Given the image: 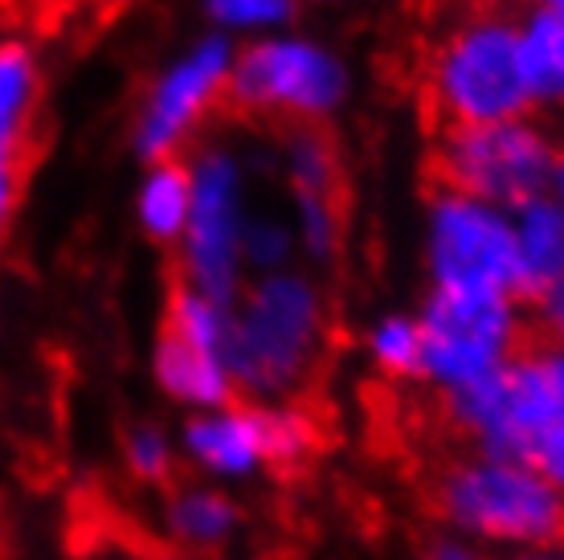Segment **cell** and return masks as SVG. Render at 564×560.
Listing matches in <instances>:
<instances>
[{
    "label": "cell",
    "instance_id": "6da1fadb",
    "mask_svg": "<svg viewBox=\"0 0 564 560\" xmlns=\"http://www.w3.org/2000/svg\"><path fill=\"white\" fill-rule=\"evenodd\" d=\"M332 311L319 279L303 267L246 279L229 308L226 365L246 401H291L327 348Z\"/></svg>",
    "mask_w": 564,
    "mask_h": 560
},
{
    "label": "cell",
    "instance_id": "7a4b0ae2",
    "mask_svg": "<svg viewBox=\"0 0 564 560\" xmlns=\"http://www.w3.org/2000/svg\"><path fill=\"white\" fill-rule=\"evenodd\" d=\"M425 107L437 127H475L532 115L520 71L516 13L458 9L442 21L422 66Z\"/></svg>",
    "mask_w": 564,
    "mask_h": 560
},
{
    "label": "cell",
    "instance_id": "3957f363",
    "mask_svg": "<svg viewBox=\"0 0 564 560\" xmlns=\"http://www.w3.org/2000/svg\"><path fill=\"white\" fill-rule=\"evenodd\" d=\"M356 74L336 45L282 29L241 42L226 86V107L241 119L286 127H327L352 103Z\"/></svg>",
    "mask_w": 564,
    "mask_h": 560
},
{
    "label": "cell",
    "instance_id": "277c9868",
    "mask_svg": "<svg viewBox=\"0 0 564 560\" xmlns=\"http://www.w3.org/2000/svg\"><path fill=\"white\" fill-rule=\"evenodd\" d=\"M446 418L475 438L479 454L532 463L536 442L564 418V352L536 336L503 368L442 397Z\"/></svg>",
    "mask_w": 564,
    "mask_h": 560
},
{
    "label": "cell",
    "instance_id": "5b68a950",
    "mask_svg": "<svg viewBox=\"0 0 564 560\" xmlns=\"http://www.w3.org/2000/svg\"><path fill=\"white\" fill-rule=\"evenodd\" d=\"M564 136L540 115L475 127H437L430 164L434 184L516 213L549 196Z\"/></svg>",
    "mask_w": 564,
    "mask_h": 560
},
{
    "label": "cell",
    "instance_id": "8992f818",
    "mask_svg": "<svg viewBox=\"0 0 564 560\" xmlns=\"http://www.w3.org/2000/svg\"><path fill=\"white\" fill-rule=\"evenodd\" d=\"M434 504L442 519L482 545L556 548L564 540V491L532 463L463 459L437 475Z\"/></svg>",
    "mask_w": 564,
    "mask_h": 560
},
{
    "label": "cell",
    "instance_id": "52a82bcc",
    "mask_svg": "<svg viewBox=\"0 0 564 560\" xmlns=\"http://www.w3.org/2000/svg\"><path fill=\"white\" fill-rule=\"evenodd\" d=\"M193 176V209L184 238L176 246V282L197 294L234 308L246 267H241V234L250 222V164L226 140H200L184 155Z\"/></svg>",
    "mask_w": 564,
    "mask_h": 560
},
{
    "label": "cell",
    "instance_id": "ba28073f",
    "mask_svg": "<svg viewBox=\"0 0 564 560\" xmlns=\"http://www.w3.org/2000/svg\"><path fill=\"white\" fill-rule=\"evenodd\" d=\"M238 42L221 33H200L176 57H169L143 86L131 111L128 143L140 164L184 160L200 143V131L226 107V86Z\"/></svg>",
    "mask_w": 564,
    "mask_h": 560
},
{
    "label": "cell",
    "instance_id": "9c48e42d",
    "mask_svg": "<svg viewBox=\"0 0 564 560\" xmlns=\"http://www.w3.org/2000/svg\"><path fill=\"white\" fill-rule=\"evenodd\" d=\"M422 380L442 397L503 368L532 340L528 308L511 294H463L425 287L417 303Z\"/></svg>",
    "mask_w": 564,
    "mask_h": 560
},
{
    "label": "cell",
    "instance_id": "30bf717a",
    "mask_svg": "<svg viewBox=\"0 0 564 560\" xmlns=\"http://www.w3.org/2000/svg\"><path fill=\"white\" fill-rule=\"evenodd\" d=\"M422 267L434 291L520 299L511 213L434 184L422 205Z\"/></svg>",
    "mask_w": 564,
    "mask_h": 560
},
{
    "label": "cell",
    "instance_id": "8fae6325",
    "mask_svg": "<svg viewBox=\"0 0 564 560\" xmlns=\"http://www.w3.org/2000/svg\"><path fill=\"white\" fill-rule=\"evenodd\" d=\"M319 442V426L291 401H229L193 413L181 430L188 463L213 478H250L267 466H299Z\"/></svg>",
    "mask_w": 564,
    "mask_h": 560
},
{
    "label": "cell",
    "instance_id": "7c38bea8",
    "mask_svg": "<svg viewBox=\"0 0 564 560\" xmlns=\"http://www.w3.org/2000/svg\"><path fill=\"white\" fill-rule=\"evenodd\" d=\"M229 308L213 303L193 287L176 282L164 303L160 336L152 348V377L160 392L176 406L205 413L238 401L226 365Z\"/></svg>",
    "mask_w": 564,
    "mask_h": 560
},
{
    "label": "cell",
    "instance_id": "4fadbf2b",
    "mask_svg": "<svg viewBox=\"0 0 564 560\" xmlns=\"http://www.w3.org/2000/svg\"><path fill=\"white\" fill-rule=\"evenodd\" d=\"M37 95H42V71L33 50L17 37H4L0 42V234L13 222L17 196L25 184L29 127Z\"/></svg>",
    "mask_w": 564,
    "mask_h": 560
},
{
    "label": "cell",
    "instance_id": "5bb4252c",
    "mask_svg": "<svg viewBox=\"0 0 564 560\" xmlns=\"http://www.w3.org/2000/svg\"><path fill=\"white\" fill-rule=\"evenodd\" d=\"M516 262H520V303L536 311L564 282V209L552 196H536L511 213Z\"/></svg>",
    "mask_w": 564,
    "mask_h": 560
},
{
    "label": "cell",
    "instance_id": "9a60e30c",
    "mask_svg": "<svg viewBox=\"0 0 564 560\" xmlns=\"http://www.w3.org/2000/svg\"><path fill=\"white\" fill-rule=\"evenodd\" d=\"M516 21H520V71L532 115L552 119L564 111V13L523 4Z\"/></svg>",
    "mask_w": 564,
    "mask_h": 560
},
{
    "label": "cell",
    "instance_id": "2e32d148",
    "mask_svg": "<svg viewBox=\"0 0 564 560\" xmlns=\"http://www.w3.org/2000/svg\"><path fill=\"white\" fill-rule=\"evenodd\" d=\"M135 225L140 234L160 250H176L193 209V176L184 160H164V164H143L140 184H135Z\"/></svg>",
    "mask_w": 564,
    "mask_h": 560
},
{
    "label": "cell",
    "instance_id": "e0dca14e",
    "mask_svg": "<svg viewBox=\"0 0 564 560\" xmlns=\"http://www.w3.org/2000/svg\"><path fill=\"white\" fill-rule=\"evenodd\" d=\"M160 528L172 545L188 552H213L234 540L241 528V507L217 487H181L169 491L160 507Z\"/></svg>",
    "mask_w": 564,
    "mask_h": 560
},
{
    "label": "cell",
    "instance_id": "ac0fdd59",
    "mask_svg": "<svg viewBox=\"0 0 564 560\" xmlns=\"http://www.w3.org/2000/svg\"><path fill=\"white\" fill-rule=\"evenodd\" d=\"M279 172L291 196L344 193V160L327 127H286L279 143Z\"/></svg>",
    "mask_w": 564,
    "mask_h": 560
},
{
    "label": "cell",
    "instance_id": "d6986e66",
    "mask_svg": "<svg viewBox=\"0 0 564 560\" xmlns=\"http://www.w3.org/2000/svg\"><path fill=\"white\" fill-rule=\"evenodd\" d=\"M200 17L209 33H221L241 45L295 29L299 0H200Z\"/></svg>",
    "mask_w": 564,
    "mask_h": 560
},
{
    "label": "cell",
    "instance_id": "ffe728a7",
    "mask_svg": "<svg viewBox=\"0 0 564 560\" xmlns=\"http://www.w3.org/2000/svg\"><path fill=\"white\" fill-rule=\"evenodd\" d=\"M368 360L393 380H422V327L413 311H384L365 336Z\"/></svg>",
    "mask_w": 564,
    "mask_h": 560
},
{
    "label": "cell",
    "instance_id": "44dd1931",
    "mask_svg": "<svg viewBox=\"0 0 564 560\" xmlns=\"http://www.w3.org/2000/svg\"><path fill=\"white\" fill-rule=\"evenodd\" d=\"M291 229L299 258L311 267H332L344 250V205L339 196H291Z\"/></svg>",
    "mask_w": 564,
    "mask_h": 560
},
{
    "label": "cell",
    "instance_id": "7402d4cb",
    "mask_svg": "<svg viewBox=\"0 0 564 560\" xmlns=\"http://www.w3.org/2000/svg\"><path fill=\"white\" fill-rule=\"evenodd\" d=\"M295 258H299V246L291 222L274 217V213H250L246 234H241V267H246V279L291 270Z\"/></svg>",
    "mask_w": 564,
    "mask_h": 560
},
{
    "label": "cell",
    "instance_id": "603a6c76",
    "mask_svg": "<svg viewBox=\"0 0 564 560\" xmlns=\"http://www.w3.org/2000/svg\"><path fill=\"white\" fill-rule=\"evenodd\" d=\"M123 463H128L131 478L160 487V483H169L172 466H176V446H172V438L160 426L143 421L123 442Z\"/></svg>",
    "mask_w": 564,
    "mask_h": 560
},
{
    "label": "cell",
    "instance_id": "cb8c5ba5",
    "mask_svg": "<svg viewBox=\"0 0 564 560\" xmlns=\"http://www.w3.org/2000/svg\"><path fill=\"white\" fill-rule=\"evenodd\" d=\"M532 466H536L540 475L556 483L564 491V418L552 426L549 434L536 442V454H532Z\"/></svg>",
    "mask_w": 564,
    "mask_h": 560
},
{
    "label": "cell",
    "instance_id": "d4e9b609",
    "mask_svg": "<svg viewBox=\"0 0 564 560\" xmlns=\"http://www.w3.org/2000/svg\"><path fill=\"white\" fill-rule=\"evenodd\" d=\"M536 323H540V336L552 340L564 352V282L536 308Z\"/></svg>",
    "mask_w": 564,
    "mask_h": 560
},
{
    "label": "cell",
    "instance_id": "484cf974",
    "mask_svg": "<svg viewBox=\"0 0 564 560\" xmlns=\"http://www.w3.org/2000/svg\"><path fill=\"white\" fill-rule=\"evenodd\" d=\"M425 560H482V557L466 545V540H437V545L425 552Z\"/></svg>",
    "mask_w": 564,
    "mask_h": 560
},
{
    "label": "cell",
    "instance_id": "4316f807",
    "mask_svg": "<svg viewBox=\"0 0 564 560\" xmlns=\"http://www.w3.org/2000/svg\"><path fill=\"white\" fill-rule=\"evenodd\" d=\"M463 9H479V13H520L528 0H458Z\"/></svg>",
    "mask_w": 564,
    "mask_h": 560
},
{
    "label": "cell",
    "instance_id": "83f0119b",
    "mask_svg": "<svg viewBox=\"0 0 564 560\" xmlns=\"http://www.w3.org/2000/svg\"><path fill=\"white\" fill-rule=\"evenodd\" d=\"M549 196L564 209V143H561V160H556V172H552V189H549Z\"/></svg>",
    "mask_w": 564,
    "mask_h": 560
},
{
    "label": "cell",
    "instance_id": "f1b7e54d",
    "mask_svg": "<svg viewBox=\"0 0 564 560\" xmlns=\"http://www.w3.org/2000/svg\"><path fill=\"white\" fill-rule=\"evenodd\" d=\"M516 560H564V552H556V548H536V552H523V557Z\"/></svg>",
    "mask_w": 564,
    "mask_h": 560
},
{
    "label": "cell",
    "instance_id": "f546056e",
    "mask_svg": "<svg viewBox=\"0 0 564 560\" xmlns=\"http://www.w3.org/2000/svg\"><path fill=\"white\" fill-rule=\"evenodd\" d=\"M528 4H540V9H552V13H564V0H528Z\"/></svg>",
    "mask_w": 564,
    "mask_h": 560
},
{
    "label": "cell",
    "instance_id": "4dcf8cb0",
    "mask_svg": "<svg viewBox=\"0 0 564 560\" xmlns=\"http://www.w3.org/2000/svg\"><path fill=\"white\" fill-rule=\"evenodd\" d=\"M311 4H336V0H311Z\"/></svg>",
    "mask_w": 564,
    "mask_h": 560
}]
</instances>
